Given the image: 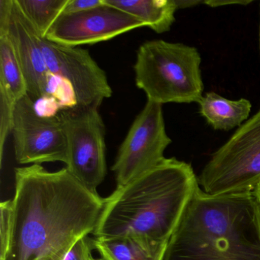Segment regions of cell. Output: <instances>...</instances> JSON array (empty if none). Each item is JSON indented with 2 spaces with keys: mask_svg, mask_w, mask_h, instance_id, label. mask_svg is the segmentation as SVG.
<instances>
[{
  "mask_svg": "<svg viewBox=\"0 0 260 260\" xmlns=\"http://www.w3.org/2000/svg\"><path fill=\"white\" fill-rule=\"evenodd\" d=\"M15 179L10 237L0 260H64L79 240L93 233L104 199L66 167H20Z\"/></svg>",
  "mask_w": 260,
  "mask_h": 260,
  "instance_id": "6da1fadb",
  "label": "cell"
},
{
  "mask_svg": "<svg viewBox=\"0 0 260 260\" xmlns=\"http://www.w3.org/2000/svg\"><path fill=\"white\" fill-rule=\"evenodd\" d=\"M199 185L189 164L165 158L104 199L92 234L131 236L167 243Z\"/></svg>",
  "mask_w": 260,
  "mask_h": 260,
  "instance_id": "7a4b0ae2",
  "label": "cell"
},
{
  "mask_svg": "<svg viewBox=\"0 0 260 260\" xmlns=\"http://www.w3.org/2000/svg\"><path fill=\"white\" fill-rule=\"evenodd\" d=\"M162 260H260V201L254 191L211 196L197 186Z\"/></svg>",
  "mask_w": 260,
  "mask_h": 260,
  "instance_id": "3957f363",
  "label": "cell"
},
{
  "mask_svg": "<svg viewBox=\"0 0 260 260\" xmlns=\"http://www.w3.org/2000/svg\"><path fill=\"white\" fill-rule=\"evenodd\" d=\"M201 63L194 47L148 41L137 52L135 83L145 92L147 101L160 105L199 103L204 92Z\"/></svg>",
  "mask_w": 260,
  "mask_h": 260,
  "instance_id": "277c9868",
  "label": "cell"
},
{
  "mask_svg": "<svg viewBox=\"0 0 260 260\" xmlns=\"http://www.w3.org/2000/svg\"><path fill=\"white\" fill-rule=\"evenodd\" d=\"M260 182V108L213 153L198 178L211 196L253 191Z\"/></svg>",
  "mask_w": 260,
  "mask_h": 260,
  "instance_id": "5b68a950",
  "label": "cell"
},
{
  "mask_svg": "<svg viewBox=\"0 0 260 260\" xmlns=\"http://www.w3.org/2000/svg\"><path fill=\"white\" fill-rule=\"evenodd\" d=\"M60 117L68 142L67 170L93 193L107 173L106 128L99 109H61Z\"/></svg>",
  "mask_w": 260,
  "mask_h": 260,
  "instance_id": "8992f818",
  "label": "cell"
},
{
  "mask_svg": "<svg viewBox=\"0 0 260 260\" xmlns=\"http://www.w3.org/2000/svg\"><path fill=\"white\" fill-rule=\"evenodd\" d=\"M171 143L166 131L162 105L147 101L132 123L112 165L117 186L160 164Z\"/></svg>",
  "mask_w": 260,
  "mask_h": 260,
  "instance_id": "52a82bcc",
  "label": "cell"
},
{
  "mask_svg": "<svg viewBox=\"0 0 260 260\" xmlns=\"http://www.w3.org/2000/svg\"><path fill=\"white\" fill-rule=\"evenodd\" d=\"M11 134L19 164L68 162V142L60 117L39 113L28 95L16 103Z\"/></svg>",
  "mask_w": 260,
  "mask_h": 260,
  "instance_id": "ba28073f",
  "label": "cell"
},
{
  "mask_svg": "<svg viewBox=\"0 0 260 260\" xmlns=\"http://www.w3.org/2000/svg\"><path fill=\"white\" fill-rule=\"evenodd\" d=\"M40 42L50 73L71 85L77 106L99 109L105 100L112 96L106 72L87 50L60 45L43 38Z\"/></svg>",
  "mask_w": 260,
  "mask_h": 260,
  "instance_id": "9c48e42d",
  "label": "cell"
},
{
  "mask_svg": "<svg viewBox=\"0 0 260 260\" xmlns=\"http://www.w3.org/2000/svg\"><path fill=\"white\" fill-rule=\"evenodd\" d=\"M132 15L103 0L96 8L76 13H62L45 39L67 46L94 45L115 39L120 35L144 27Z\"/></svg>",
  "mask_w": 260,
  "mask_h": 260,
  "instance_id": "30bf717a",
  "label": "cell"
},
{
  "mask_svg": "<svg viewBox=\"0 0 260 260\" xmlns=\"http://www.w3.org/2000/svg\"><path fill=\"white\" fill-rule=\"evenodd\" d=\"M7 36L10 38L26 80L28 95L33 101L51 98V75L40 39L13 0Z\"/></svg>",
  "mask_w": 260,
  "mask_h": 260,
  "instance_id": "8fae6325",
  "label": "cell"
},
{
  "mask_svg": "<svg viewBox=\"0 0 260 260\" xmlns=\"http://www.w3.org/2000/svg\"><path fill=\"white\" fill-rule=\"evenodd\" d=\"M167 243L131 236L94 238L95 249L105 260H162Z\"/></svg>",
  "mask_w": 260,
  "mask_h": 260,
  "instance_id": "7c38bea8",
  "label": "cell"
},
{
  "mask_svg": "<svg viewBox=\"0 0 260 260\" xmlns=\"http://www.w3.org/2000/svg\"><path fill=\"white\" fill-rule=\"evenodd\" d=\"M200 114L214 130L240 127L249 118L252 104L246 99L230 100L214 92L205 93L199 102Z\"/></svg>",
  "mask_w": 260,
  "mask_h": 260,
  "instance_id": "4fadbf2b",
  "label": "cell"
},
{
  "mask_svg": "<svg viewBox=\"0 0 260 260\" xmlns=\"http://www.w3.org/2000/svg\"><path fill=\"white\" fill-rule=\"evenodd\" d=\"M106 4L132 15L158 34L167 32L178 10L174 0H104Z\"/></svg>",
  "mask_w": 260,
  "mask_h": 260,
  "instance_id": "5bb4252c",
  "label": "cell"
},
{
  "mask_svg": "<svg viewBox=\"0 0 260 260\" xmlns=\"http://www.w3.org/2000/svg\"><path fill=\"white\" fill-rule=\"evenodd\" d=\"M0 94L14 104L28 95L22 67L7 35L0 36Z\"/></svg>",
  "mask_w": 260,
  "mask_h": 260,
  "instance_id": "9a60e30c",
  "label": "cell"
},
{
  "mask_svg": "<svg viewBox=\"0 0 260 260\" xmlns=\"http://www.w3.org/2000/svg\"><path fill=\"white\" fill-rule=\"evenodd\" d=\"M69 0H15L39 37L45 39Z\"/></svg>",
  "mask_w": 260,
  "mask_h": 260,
  "instance_id": "2e32d148",
  "label": "cell"
},
{
  "mask_svg": "<svg viewBox=\"0 0 260 260\" xmlns=\"http://www.w3.org/2000/svg\"><path fill=\"white\" fill-rule=\"evenodd\" d=\"M95 249L94 239L84 236L71 248L64 260H92V250Z\"/></svg>",
  "mask_w": 260,
  "mask_h": 260,
  "instance_id": "e0dca14e",
  "label": "cell"
},
{
  "mask_svg": "<svg viewBox=\"0 0 260 260\" xmlns=\"http://www.w3.org/2000/svg\"><path fill=\"white\" fill-rule=\"evenodd\" d=\"M103 0H69L63 13H76L103 5Z\"/></svg>",
  "mask_w": 260,
  "mask_h": 260,
  "instance_id": "ac0fdd59",
  "label": "cell"
},
{
  "mask_svg": "<svg viewBox=\"0 0 260 260\" xmlns=\"http://www.w3.org/2000/svg\"><path fill=\"white\" fill-rule=\"evenodd\" d=\"M13 0H0V36H7Z\"/></svg>",
  "mask_w": 260,
  "mask_h": 260,
  "instance_id": "d6986e66",
  "label": "cell"
},
{
  "mask_svg": "<svg viewBox=\"0 0 260 260\" xmlns=\"http://www.w3.org/2000/svg\"><path fill=\"white\" fill-rule=\"evenodd\" d=\"M252 0H235V1H222V0H208L204 1V4L208 7L215 8V7H226L229 5L247 6L252 3Z\"/></svg>",
  "mask_w": 260,
  "mask_h": 260,
  "instance_id": "ffe728a7",
  "label": "cell"
},
{
  "mask_svg": "<svg viewBox=\"0 0 260 260\" xmlns=\"http://www.w3.org/2000/svg\"><path fill=\"white\" fill-rule=\"evenodd\" d=\"M177 9L189 8V7H196L197 5L203 4L204 1H189V0H174Z\"/></svg>",
  "mask_w": 260,
  "mask_h": 260,
  "instance_id": "44dd1931",
  "label": "cell"
},
{
  "mask_svg": "<svg viewBox=\"0 0 260 260\" xmlns=\"http://www.w3.org/2000/svg\"><path fill=\"white\" fill-rule=\"evenodd\" d=\"M253 191L256 197L258 198V200L260 201V182H258V185H256Z\"/></svg>",
  "mask_w": 260,
  "mask_h": 260,
  "instance_id": "7402d4cb",
  "label": "cell"
},
{
  "mask_svg": "<svg viewBox=\"0 0 260 260\" xmlns=\"http://www.w3.org/2000/svg\"><path fill=\"white\" fill-rule=\"evenodd\" d=\"M259 52H260V25H259Z\"/></svg>",
  "mask_w": 260,
  "mask_h": 260,
  "instance_id": "603a6c76",
  "label": "cell"
},
{
  "mask_svg": "<svg viewBox=\"0 0 260 260\" xmlns=\"http://www.w3.org/2000/svg\"><path fill=\"white\" fill-rule=\"evenodd\" d=\"M92 260H105V259H103V258H100V259H97V258H93V259Z\"/></svg>",
  "mask_w": 260,
  "mask_h": 260,
  "instance_id": "cb8c5ba5",
  "label": "cell"
}]
</instances>
